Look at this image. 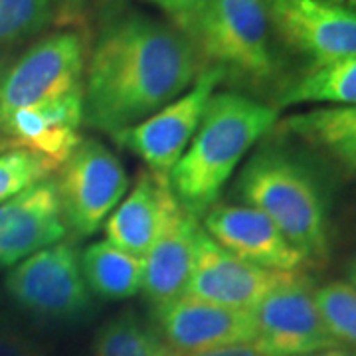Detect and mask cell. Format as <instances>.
<instances>
[{"label": "cell", "instance_id": "6da1fadb", "mask_svg": "<svg viewBox=\"0 0 356 356\" xmlns=\"http://www.w3.org/2000/svg\"><path fill=\"white\" fill-rule=\"evenodd\" d=\"M198 74L200 58L186 34L147 14H119L86 62L83 125L115 137L182 95Z\"/></svg>", "mask_w": 356, "mask_h": 356}, {"label": "cell", "instance_id": "7a4b0ae2", "mask_svg": "<svg viewBox=\"0 0 356 356\" xmlns=\"http://www.w3.org/2000/svg\"><path fill=\"white\" fill-rule=\"evenodd\" d=\"M277 123V109L232 91L210 97L191 145L170 170L168 184L182 210L204 216L243 156Z\"/></svg>", "mask_w": 356, "mask_h": 356}, {"label": "cell", "instance_id": "3957f363", "mask_svg": "<svg viewBox=\"0 0 356 356\" xmlns=\"http://www.w3.org/2000/svg\"><path fill=\"white\" fill-rule=\"evenodd\" d=\"M236 196L266 214L309 264L327 261L329 206L318 178L303 161L275 147L257 151L243 165Z\"/></svg>", "mask_w": 356, "mask_h": 356}, {"label": "cell", "instance_id": "277c9868", "mask_svg": "<svg viewBox=\"0 0 356 356\" xmlns=\"http://www.w3.org/2000/svg\"><path fill=\"white\" fill-rule=\"evenodd\" d=\"M184 34L224 74L267 79L275 72L266 0H208Z\"/></svg>", "mask_w": 356, "mask_h": 356}, {"label": "cell", "instance_id": "5b68a950", "mask_svg": "<svg viewBox=\"0 0 356 356\" xmlns=\"http://www.w3.org/2000/svg\"><path fill=\"white\" fill-rule=\"evenodd\" d=\"M67 229L89 238L105 226L129 191V175L119 156L97 139H81L56 180Z\"/></svg>", "mask_w": 356, "mask_h": 356}, {"label": "cell", "instance_id": "8992f818", "mask_svg": "<svg viewBox=\"0 0 356 356\" xmlns=\"http://www.w3.org/2000/svg\"><path fill=\"white\" fill-rule=\"evenodd\" d=\"M4 287L20 309L46 321H74L91 309L79 252L72 242L48 245L16 264Z\"/></svg>", "mask_w": 356, "mask_h": 356}, {"label": "cell", "instance_id": "52a82bcc", "mask_svg": "<svg viewBox=\"0 0 356 356\" xmlns=\"http://www.w3.org/2000/svg\"><path fill=\"white\" fill-rule=\"evenodd\" d=\"M254 346L264 356H307L341 344L327 329L313 281L297 271L255 305Z\"/></svg>", "mask_w": 356, "mask_h": 356}, {"label": "cell", "instance_id": "ba28073f", "mask_svg": "<svg viewBox=\"0 0 356 356\" xmlns=\"http://www.w3.org/2000/svg\"><path fill=\"white\" fill-rule=\"evenodd\" d=\"M86 46L74 30L54 32L26 50L2 77V123L8 115L81 88Z\"/></svg>", "mask_w": 356, "mask_h": 356}, {"label": "cell", "instance_id": "9c48e42d", "mask_svg": "<svg viewBox=\"0 0 356 356\" xmlns=\"http://www.w3.org/2000/svg\"><path fill=\"white\" fill-rule=\"evenodd\" d=\"M224 76L226 74L220 67H206L182 95L166 103L163 109L145 121L121 131L113 139L139 156L147 165V170L156 177L168 178L170 170L191 145L202 121L206 105L216 93Z\"/></svg>", "mask_w": 356, "mask_h": 356}, {"label": "cell", "instance_id": "30bf717a", "mask_svg": "<svg viewBox=\"0 0 356 356\" xmlns=\"http://www.w3.org/2000/svg\"><path fill=\"white\" fill-rule=\"evenodd\" d=\"M271 30L313 67L356 56V10L331 0H266Z\"/></svg>", "mask_w": 356, "mask_h": 356}, {"label": "cell", "instance_id": "8fae6325", "mask_svg": "<svg viewBox=\"0 0 356 356\" xmlns=\"http://www.w3.org/2000/svg\"><path fill=\"white\" fill-rule=\"evenodd\" d=\"M151 325L178 355L254 343L252 311L222 307L191 295L153 307Z\"/></svg>", "mask_w": 356, "mask_h": 356}, {"label": "cell", "instance_id": "7c38bea8", "mask_svg": "<svg viewBox=\"0 0 356 356\" xmlns=\"http://www.w3.org/2000/svg\"><path fill=\"white\" fill-rule=\"evenodd\" d=\"M297 271H273L226 252L200 226L184 295L222 307L254 311L255 305Z\"/></svg>", "mask_w": 356, "mask_h": 356}, {"label": "cell", "instance_id": "4fadbf2b", "mask_svg": "<svg viewBox=\"0 0 356 356\" xmlns=\"http://www.w3.org/2000/svg\"><path fill=\"white\" fill-rule=\"evenodd\" d=\"M202 229L226 252L273 271H303L307 257L275 224L248 204H214L202 216Z\"/></svg>", "mask_w": 356, "mask_h": 356}, {"label": "cell", "instance_id": "5bb4252c", "mask_svg": "<svg viewBox=\"0 0 356 356\" xmlns=\"http://www.w3.org/2000/svg\"><path fill=\"white\" fill-rule=\"evenodd\" d=\"M81 125L83 93L77 88L56 99L8 115L2 123V135L10 147L40 154L58 170L79 147Z\"/></svg>", "mask_w": 356, "mask_h": 356}, {"label": "cell", "instance_id": "9a60e30c", "mask_svg": "<svg viewBox=\"0 0 356 356\" xmlns=\"http://www.w3.org/2000/svg\"><path fill=\"white\" fill-rule=\"evenodd\" d=\"M67 226L56 180H44L0 204V267H10L62 242Z\"/></svg>", "mask_w": 356, "mask_h": 356}, {"label": "cell", "instance_id": "2e32d148", "mask_svg": "<svg viewBox=\"0 0 356 356\" xmlns=\"http://www.w3.org/2000/svg\"><path fill=\"white\" fill-rule=\"evenodd\" d=\"M175 202L177 198L170 191L168 178L156 177L151 170H139L131 191L103 226L105 240L145 259Z\"/></svg>", "mask_w": 356, "mask_h": 356}, {"label": "cell", "instance_id": "e0dca14e", "mask_svg": "<svg viewBox=\"0 0 356 356\" xmlns=\"http://www.w3.org/2000/svg\"><path fill=\"white\" fill-rule=\"evenodd\" d=\"M198 232V218L182 210L178 202L172 204L156 242L145 255L140 291L151 307L163 305L184 295L194 264Z\"/></svg>", "mask_w": 356, "mask_h": 356}, {"label": "cell", "instance_id": "ac0fdd59", "mask_svg": "<svg viewBox=\"0 0 356 356\" xmlns=\"http://www.w3.org/2000/svg\"><path fill=\"white\" fill-rule=\"evenodd\" d=\"M280 129L356 172V105H331L289 115Z\"/></svg>", "mask_w": 356, "mask_h": 356}, {"label": "cell", "instance_id": "d6986e66", "mask_svg": "<svg viewBox=\"0 0 356 356\" xmlns=\"http://www.w3.org/2000/svg\"><path fill=\"white\" fill-rule=\"evenodd\" d=\"M81 273L91 295L119 301L143 289L145 259L117 248L107 240L89 243L79 254Z\"/></svg>", "mask_w": 356, "mask_h": 356}, {"label": "cell", "instance_id": "ffe728a7", "mask_svg": "<svg viewBox=\"0 0 356 356\" xmlns=\"http://www.w3.org/2000/svg\"><path fill=\"white\" fill-rule=\"evenodd\" d=\"M93 356H182L166 344L153 325L133 313H121L103 323L93 337Z\"/></svg>", "mask_w": 356, "mask_h": 356}, {"label": "cell", "instance_id": "44dd1931", "mask_svg": "<svg viewBox=\"0 0 356 356\" xmlns=\"http://www.w3.org/2000/svg\"><path fill=\"white\" fill-rule=\"evenodd\" d=\"M297 103L356 105V56L311 67V72L281 97V105Z\"/></svg>", "mask_w": 356, "mask_h": 356}, {"label": "cell", "instance_id": "7402d4cb", "mask_svg": "<svg viewBox=\"0 0 356 356\" xmlns=\"http://www.w3.org/2000/svg\"><path fill=\"white\" fill-rule=\"evenodd\" d=\"M318 311L341 346L356 350V289L346 281H331L315 289Z\"/></svg>", "mask_w": 356, "mask_h": 356}, {"label": "cell", "instance_id": "603a6c76", "mask_svg": "<svg viewBox=\"0 0 356 356\" xmlns=\"http://www.w3.org/2000/svg\"><path fill=\"white\" fill-rule=\"evenodd\" d=\"M56 168L40 154L13 149L0 154V204L48 180Z\"/></svg>", "mask_w": 356, "mask_h": 356}, {"label": "cell", "instance_id": "cb8c5ba5", "mask_svg": "<svg viewBox=\"0 0 356 356\" xmlns=\"http://www.w3.org/2000/svg\"><path fill=\"white\" fill-rule=\"evenodd\" d=\"M54 0H0V46L34 36L50 22Z\"/></svg>", "mask_w": 356, "mask_h": 356}, {"label": "cell", "instance_id": "d4e9b609", "mask_svg": "<svg viewBox=\"0 0 356 356\" xmlns=\"http://www.w3.org/2000/svg\"><path fill=\"white\" fill-rule=\"evenodd\" d=\"M147 2L159 8L166 18H170L172 26L180 28V32L184 34L208 0H147Z\"/></svg>", "mask_w": 356, "mask_h": 356}, {"label": "cell", "instance_id": "484cf974", "mask_svg": "<svg viewBox=\"0 0 356 356\" xmlns=\"http://www.w3.org/2000/svg\"><path fill=\"white\" fill-rule=\"evenodd\" d=\"M0 356H46L32 339L22 332L0 327Z\"/></svg>", "mask_w": 356, "mask_h": 356}, {"label": "cell", "instance_id": "4316f807", "mask_svg": "<svg viewBox=\"0 0 356 356\" xmlns=\"http://www.w3.org/2000/svg\"><path fill=\"white\" fill-rule=\"evenodd\" d=\"M186 356H264L255 350L250 344H240V346H226V348H216V350H206V353H196V355Z\"/></svg>", "mask_w": 356, "mask_h": 356}, {"label": "cell", "instance_id": "83f0119b", "mask_svg": "<svg viewBox=\"0 0 356 356\" xmlns=\"http://www.w3.org/2000/svg\"><path fill=\"white\" fill-rule=\"evenodd\" d=\"M307 356H356V350L344 348V346H337V348L321 350V353H315V355H307Z\"/></svg>", "mask_w": 356, "mask_h": 356}, {"label": "cell", "instance_id": "f1b7e54d", "mask_svg": "<svg viewBox=\"0 0 356 356\" xmlns=\"http://www.w3.org/2000/svg\"><path fill=\"white\" fill-rule=\"evenodd\" d=\"M346 283L353 285L356 289V254L350 257V261L346 264Z\"/></svg>", "mask_w": 356, "mask_h": 356}, {"label": "cell", "instance_id": "f546056e", "mask_svg": "<svg viewBox=\"0 0 356 356\" xmlns=\"http://www.w3.org/2000/svg\"><path fill=\"white\" fill-rule=\"evenodd\" d=\"M4 72H6V67H2V62H0V86H2ZM0 147H10V145H8V140L4 139V135H2V103H0Z\"/></svg>", "mask_w": 356, "mask_h": 356}, {"label": "cell", "instance_id": "4dcf8cb0", "mask_svg": "<svg viewBox=\"0 0 356 356\" xmlns=\"http://www.w3.org/2000/svg\"><path fill=\"white\" fill-rule=\"evenodd\" d=\"M334 4H341V6H346V8H353L356 10V0H331Z\"/></svg>", "mask_w": 356, "mask_h": 356}]
</instances>
